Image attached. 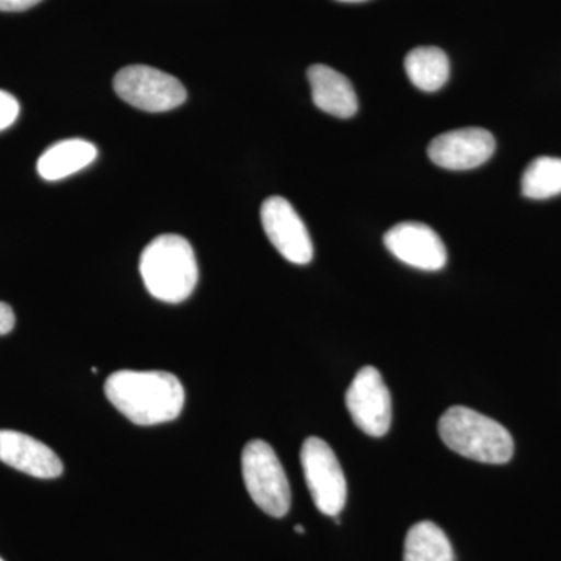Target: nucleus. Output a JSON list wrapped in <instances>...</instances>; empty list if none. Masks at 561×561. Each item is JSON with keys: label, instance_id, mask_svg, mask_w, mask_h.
Listing matches in <instances>:
<instances>
[{"label": "nucleus", "instance_id": "obj_22", "mask_svg": "<svg viewBox=\"0 0 561 561\" xmlns=\"http://www.w3.org/2000/svg\"><path fill=\"white\" fill-rule=\"evenodd\" d=\"M0 561H3V559H0Z\"/></svg>", "mask_w": 561, "mask_h": 561}, {"label": "nucleus", "instance_id": "obj_5", "mask_svg": "<svg viewBox=\"0 0 561 561\" xmlns=\"http://www.w3.org/2000/svg\"><path fill=\"white\" fill-rule=\"evenodd\" d=\"M301 467L313 504L323 515H341L348 496L345 472L337 456L319 437L306 438L301 448Z\"/></svg>", "mask_w": 561, "mask_h": 561}, {"label": "nucleus", "instance_id": "obj_16", "mask_svg": "<svg viewBox=\"0 0 561 561\" xmlns=\"http://www.w3.org/2000/svg\"><path fill=\"white\" fill-rule=\"evenodd\" d=\"M522 191L531 201H548L561 195V158L540 157L523 173Z\"/></svg>", "mask_w": 561, "mask_h": 561}, {"label": "nucleus", "instance_id": "obj_1", "mask_svg": "<svg viewBox=\"0 0 561 561\" xmlns=\"http://www.w3.org/2000/svg\"><path fill=\"white\" fill-rule=\"evenodd\" d=\"M111 404L139 426H154L179 419L184 408L183 383L168 371L121 370L105 382Z\"/></svg>", "mask_w": 561, "mask_h": 561}, {"label": "nucleus", "instance_id": "obj_15", "mask_svg": "<svg viewBox=\"0 0 561 561\" xmlns=\"http://www.w3.org/2000/svg\"><path fill=\"white\" fill-rule=\"evenodd\" d=\"M404 561H454L451 541L437 524L416 523L405 537Z\"/></svg>", "mask_w": 561, "mask_h": 561}, {"label": "nucleus", "instance_id": "obj_8", "mask_svg": "<svg viewBox=\"0 0 561 561\" xmlns=\"http://www.w3.org/2000/svg\"><path fill=\"white\" fill-rule=\"evenodd\" d=\"M262 227L284 260L306 265L312 261L313 245L305 221L286 198L268 197L262 203Z\"/></svg>", "mask_w": 561, "mask_h": 561}, {"label": "nucleus", "instance_id": "obj_7", "mask_svg": "<svg viewBox=\"0 0 561 561\" xmlns=\"http://www.w3.org/2000/svg\"><path fill=\"white\" fill-rule=\"evenodd\" d=\"M345 401L351 419L365 434L382 437L390 431L391 397L378 368L368 365L357 371Z\"/></svg>", "mask_w": 561, "mask_h": 561}, {"label": "nucleus", "instance_id": "obj_9", "mask_svg": "<svg viewBox=\"0 0 561 561\" xmlns=\"http://www.w3.org/2000/svg\"><path fill=\"white\" fill-rule=\"evenodd\" d=\"M387 250L397 260L424 272H438L448 262V251L440 236L419 221H402L383 236Z\"/></svg>", "mask_w": 561, "mask_h": 561}, {"label": "nucleus", "instance_id": "obj_3", "mask_svg": "<svg viewBox=\"0 0 561 561\" xmlns=\"http://www.w3.org/2000/svg\"><path fill=\"white\" fill-rule=\"evenodd\" d=\"M438 434L451 451L479 463L504 465L515 453L511 432L478 411L454 405L438 421Z\"/></svg>", "mask_w": 561, "mask_h": 561}, {"label": "nucleus", "instance_id": "obj_12", "mask_svg": "<svg viewBox=\"0 0 561 561\" xmlns=\"http://www.w3.org/2000/svg\"><path fill=\"white\" fill-rule=\"evenodd\" d=\"M312 99L317 108L339 119H350L359 110L353 84L339 70L324 65H313L308 70Z\"/></svg>", "mask_w": 561, "mask_h": 561}, {"label": "nucleus", "instance_id": "obj_18", "mask_svg": "<svg viewBox=\"0 0 561 561\" xmlns=\"http://www.w3.org/2000/svg\"><path fill=\"white\" fill-rule=\"evenodd\" d=\"M14 323H16V317H14L13 308L7 302L0 301V337L10 334Z\"/></svg>", "mask_w": 561, "mask_h": 561}, {"label": "nucleus", "instance_id": "obj_17", "mask_svg": "<svg viewBox=\"0 0 561 561\" xmlns=\"http://www.w3.org/2000/svg\"><path fill=\"white\" fill-rule=\"evenodd\" d=\"M20 102L10 92L0 90V131L7 130L20 116Z\"/></svg>", "mask_w": 561, "mask_h": 561}, {"label": "nucleus", "instance_id": "obj_4", "mask_svg": "<svg viewBox=\"0 0 561 561\" xmlns=\"http://www.w3.org/2000/svg\"><path fill=\"white\" fill-rule=\"evenodd\" d=\"M242 476L247 491L262 512L283 518L290 508V485L286 471L267 442L253 440L243 448Z\"/></svg>", "mask_w": 561, "mask_h": 561}, {"label": "nucleus", "instance_id": "obj_19", "mask_svg": "<svg viewBox=\"0 0 561 561\" xmlns=\"http://www.w3.org/2000/svg\"><path fill=\"white\" fill-rule=\"evenodd\" d=\"M39 2L41 0H0V11H25Z\"/></svg>", "mask_w": 561, "mask_h": 561}, {"label": "nucleus", "instance_id": "obj_11", "mask_svg": "<svg viewBox=\"0 0 561 561\" xmlns=\"http://www.w3.org/2000/svg\"><path fill=\"white\" fill-rule=\"evenodd\" d=\"M0 461L33 478L57 479L62 474L60 457L22 432L0 431Z\"/></svg>", "mask_w": 561, "mask_h": 561}, {"label": "nucleus", "instance_id": "obj_21", "mask_svg": "<svg viewBox=\"0 0 561 561\" xmlns=\"http://www.w3.org/2000/svg\"><path fill=\"white\" fill-rule=\"evenodd\" d=\"M339 2H365V0H339Z\"/></svg>", "mask_w": 561, "mask_h": 561}, {"label": "nucleus", "instance_id": "obj_2", "mask_svg": "<svg viewBox=\"0 0 561 561\" xmlns=\"http://www.w3.org/2000/svg\"><path fill=\"white\" fill-rule=\"evenodd\" d=\"M139 271L150 295L171 305L187 300L198 283L194 249L179 234L153 239L140 254Z\"/></svg>", "mask_w": 561, "mask_h": 561}, {"label": "nucleus", "instance_id": "obj_14", "mask_svg": "<svg viewBox=\"0 0 561 561\" xmlns=\"http://www.w3.org/2000/svg\"><path fill=\"white\" fill-rule=\"evenodd\" d=\"M404 68L409 80L424 92L442 90L451 72L448 55L432 46L416 47L409 51Z\"/></svg>", "mask_w": 561, "mask_h": 561}, {"label": "nucleus", "instance_id": "obj_6", "mask_svg": "<svg viewBox=\"0 0 561 561\" xmlns=\"http://www.w3.org/2000/svg\"><path fill=\"white\" fill-rule=\"evenodd\" d=\"M114 91L122 101L149 113H164L186 102L183 83L171 73L150 66H128L114 77Z\"/></svg>", "mask_w": 561, "mask_h": 561}, {"label": "nucleus", "instance_id": "obj_10", "mask_svg": "<svg viewBox=\"0 0 561 561\" xmlns=\"http://www.w3.org/2000/svg\"><path fill=\"white\" fill-rule=\"evenodd\" d=\"M496 150V140L485 128L470 127L443 133L430 144L427 157L448 171H471L485 164Z\"/></svg>", "mask_w": 561, "mask_h": 561}, {"label": "nucleus", "instance_id": "obj_20", "mask_svg": "<svg viewBox=\"0 0 561 561\" xmlns=\"http://www.w3.org/2000/svg\"><path fill=\"white\" fill-rule=\"evenodd\" d=\"M295 531H297V534H305V527H302V526H295Z\"/></svg>", "mask_w": 561, "mask_h": 561}, {"label": "nucleus", "instance_id": "obj_13", "mask_svg": "<svg viewBox=\"0 0 561 561\" xmlns=\"http://www.w3.org/2000/svg\"><path fill=\"white\" fill-rule=\"evenodd\" d=\"M98 147L84 139H66L49 147L38 160L41 179L58 181L88 168L98 158Z\"/></svg>", "mask_w": 561, "mask_h": 561}]
</instances>
